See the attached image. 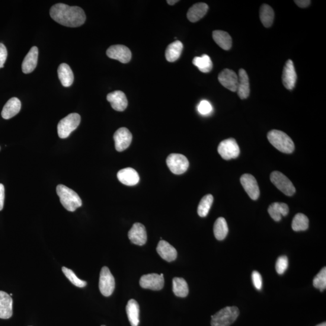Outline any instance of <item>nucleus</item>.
<instances>
[{
    "label": "nucleus",
    "mask_w": 326,
    "mask_h": 326,
    "mask_svg": "<svg viewBox=\"0 0 326 326\" xmlns=\"http://www.w3.org/2000/svg\"><path fill=\"white\" fill-rule=\"evenodd\" d=\"M63 273L64 274L66 277L68 279L70 282L73 285L78 287H84L87 286V283L85 281L79 279L76 275L72 270L69 269L65 267L62 268Z\"/></svg>",
    "instance_id": "obj_36"
},
{
    "label": "nucleus",
    "mask_w": 326,
    "mask_h": 326,
    "mask_svg": "<svg viewBox=\"0 0 326 326\" xmlns=\"http://www.w3.org/2000/svg\"><path fill=\"white\" fill-rule=\"evenodd\" d=\"M140 284L144 289L159 290L164 287L165 280L163 274H149L144 275L140 280Z\"/></svg>",
    "instance_id": "obj_10"
},
{
    "label": "nucleus",
    "mask_w": 326,
    "mask_h": 326,
    "mask_svg": "<svg viewBox=\"0 0 326 326\" xmlns=\"http://www.w3.org/2000/svg\"><path fill=\"white\" fill-rule=\"evenodd\" d=\"M218 80L220 84L230 91H237L238 75L230 69H224L219 73Z\"/></svg>",
    "instance_id": "obj_14"
},
{
    "label": "nucleus",
    "mask_w": 326,
    "mask_h": 326,
    "mask_svg": "<svg viewBox=\"0 0 326 326\" xmlns=\"http://www.w3.org/2000/svg\"><path fill=\"white\" fill-rule=\"evenodd\" d=\"M51 18L60 24L69 27H78L85 23L86 15L78 6H70L58 3L50 10Z\"/></svg>",
    "instance_id": "obj_1"
},
{
    "label": "nucleus",
    "mask_w": 326,
    "mask_h": 326,
    "mask_svg": "<svg viewBox=\"0 0 326 326\" xmlns=\"http://www.w3.org/2000/svg\"><path fill=\"white\" fill-rule=\"evenodd\" d=\"M296 3V4L299 6L301 8H305L308 7L311 4V2L309 1V0H299V1L294 2Z\"/></svg>",
    "instance_id": "obj_43"
},
{
    "label": "nucleus",
    "mask_w": 326,
    "mask_h": 326,
    "mask_svg": "<svg viewBox=\"0 0 326 326\" xmlns=\"http://www.w3.org/2000/svg\"><path fill=\"white\" fill-rule=\"evenodd\" d=\"M59 79L63 87H69L74 81V75L71 68L67 63L60 64L57 69Z\"/></svg>",
    "instance_id": "obj_25"
},
{
    "label": "nucleus",
    "mask_w": 326,
    "mask_h": 326,
    "mask_svg": "<svg viewBox=\"0 0 326 326\" xmlns=\"http://www.w3.org/2000/svg\"><path fill=\"white\" fill-rule=\"evenodd\" d=\"M8 57V51L4 44L0 43V69L4 67V64Z\"/></svg>",
    "instance_id": "obj_41"
},
{
    "label": "nucleus",
    "mask_w": 326,
    "mask_h": 326,
    "mask_svg": "<svg viewBox=\"0 0 326 326\" xmlns=\"http://www.w3.org/2000/svg\"><path fill=\"white\" fill-rule=\"evenodd\" d=\"M282 81L284 87L289 89V90H292L295 87L297 81V74L292 60L289 59L284 65Z\"/></svg>",
    "instance_id": "obj_15"
},
{
    "label": "nucleus",
    "mask_w": 326,
    "mask_h": 326,
    "mask_svg": "<svg viewBox=\"0 0 326 326\" xmlns=\"http://www.w3.org/2000/svg\"><path fill=\"white\" fill-rule=\"evenodd\" d=\"M128 238L134 244L142 246L147 241V233L145 226L142 223H136L128 233Z\"/></svg>",
    "instance_id": "obj_16"
},
{
    "label": "nucleus",
    "mask_w": 326,
    "mask_h": 326,
    "mask_svg": "<svg viewBox=\"0 0 326 326\" xmlns=\"http://www.w3.org/2000/svg\"><path fill=\"white\" fill-rule=\"evenodd\" d=\"M99 289L102 295L109 297L112 295L115 289V279L110 269L107 267L102 268L99 278Z\"/></svg>",
    "instance_id": "obj_8"
},
{
    "label": "nucleus",
    "mask_w": 326,
    "mask_h": 326,
    "mask_svg": "<svg viewBox=\"0 0 326 326\" xmlns=\"http://www.w3.org/2000/svg\"><path fill=\"white\" fill-rule=\"evenodd\" d=\"M268 213L275 221L279 222L282 216H286L289 213V207L285 203H274L268 208Z\"/></svg>",
    "instance_id": "obj_26"
},
{
    "label": "nucleus",
    "mask_w": 326,
    "mask_h": 326,
    "mask_svg": "<svg viewBox=\"0 0 326 326\" xmlns=\"http://www.w3.org/2000/svg\"><path fill=\"white\" fill-rule=\"evenodd\" d=\"M56 192L60 198V203L69 212H75L78 208L82 206V200L78 193L66 185H57Z\"/></svg>",
    "instance_id": "obj_2"
},
{
    "label": "nucleus",
    "mask_w": 326,
    "mask_h": 326,
    "mask_svg": "<svg viewBox=\"0 0 326 326\" xmlns=\"http://www.w3.org/2000/svg\"><path fill=\"white\" fill-rule=\"evenodd\" d=\"M173 292L178 297H187L188 294V286L186 281L183 278L175 277L173 279Z\"/></svg>",
    "instance_id": "obj_33"
},
{
    "label": "nucleus",
    "mask_w": 326,
    "mask_h": 326,
    "mask_svg": "<svg viewBox=\"0 0 326 326\" xmlns=\"http://www.w3.org/2000/svg\"><path fill=\"white\" fill-rule=\"evenodd\" d=\"M198 111L201 114L208 115L212 113L213 107L209 101L204 100L198 105Z\"/></svg>",
    "instance_id": "obj_39"
},
{
    "label": "nucleus",
    "mask_w": 326,
    "mask_h": 326,
    "mask_svg": "<svg viewBox=\"0 0 326 326\" xmlns=\"http://www.w3.org/2000/svg\"><path fill=\"white\" fill-rule=\"evenodd\" d=\"M217 151L223 159L226 160L238 157L240 149L234 139H229L220 143Z\"/></svg>",
    "instance_id": "obj_9"
},
{
    "label": "nucleus",
    "mask_w": 326,
    "mask_h": 326,
    "mask_svg": "<svg viewBox=\"0 0 326 326\" xmlns=\"http://www.w3.org/2000/svg\"><path fill=\"white\" fill-rule=\"evenodd\" d=\"M313 285L315 288L323 291L326 287V268L325 267L319 272L313 280Z\"/></svg>",
    "instance_id": "obj_37"
},
{
    "label": "nucleus",
    "mask_w": 326,
    "mask_h": 326,
    "mask_svg": "<svg viewBox=\"0 0 326 326\" xmlns=\"http://www.w3.org/2000/svg\"><path fill=\"white\" fill-rule=\"evenodd\" d=\"M108 57L111 59L119 60L121 63H128L132 57L131 50L123 45H114L107 51Z\"/></svg>",
    "instance_id": "obj_11"
},
{
    "label": "nucleus",
    "mask_w": 326,
    "mask_h": 326,
    "mask_svg": "<svg viewBox=\"0 0 326 326\" xmlns=\"http://www.w3.org/2000/svg\"><path fill=\"white\" fill-rule=\"evenodd\" d=\"M239 315L237 307H226L216 314L212 316V326H230L233 323Z\"/></svg>",
    "instance_id": "obj_4"
},
{
    "label": "nucleus",
    "mask_w": 326,
    "mask_h": 326,
    "mask_svg": "<svg viewBox=\"0 0 326 326\" xmlns=\"http://www.w3.org/2000/svg\"><path fill=\"white\" fill-rule=\"evenodd\" d=\"M268 139L274 148L285 153H291L295 145L291 139L286 133L279 130H272L268 134Z\"/></svg>",
    "instance_id": "obj_3"
},
{
    "label": "nucleus",
    "mask_w": 326,
    "mask_h": 326,
    "mask_svg": "<svg viewBox=\"0 0 326 326\" xmlns=\"http://www.w3.org/2000/svg\"><path fill=\"white\" fill-rule=\"evenodd\" d=\"M237 92L241 99H247L250 95V82L247 73L244 69H241L239 72Z\"/></svg>",
    "instance_id": "obj_22"
},
{
    "label": "nucleus",
    "mask_w": 326,
    "mask_h": 326,
    "mask_svg": "<svg viewBox=\"0 0 326 326\" xmlns=\"http://www.w3.org/2000/svg\"><path fill=\"white\" fill-rule=\"evenodd\" d=\"M101 326H106V325H101Z\"/></svg>",
    "instance_id": "obj_46"
},
{
    "label": "nucleus",
    "mask_w": 326,
    "mask_h": 326,
    "mask_svg": "<svg viewBox=\"0 0 326 326\" xmlns=\"http://www.w3.org/2000/svg\"><path fill=\"white\" fill-rule=\"evenodd\" d=\"M126 311L131 325L138 326L140 322V308L138 303L135 300H130L127 302Z\"/></svg>",
    "instance_id": "obj_27"
},
{
    "label": "nucleus",
    "mask_w": 326,
    "mask_h": 326,
    "mask_svg": "<svg viewBox=\"0 0 326 326\" xmlns=\"http://www.w3.org/2000/svg\"><path fill=\"white\" fill-rule=\"evenodd\" d=\"M21 108V103L17 97H12L8 101L3 107L2 116L4 119H10L19 113Z\"/></svg>",
    "instance_id": "obj_23"
},
{
    "label": "nucleus",
    "mask_w": 326,
    "mask_h": 326,
    "mask_svg": "<svg viewBox=\"0 0 326 326\" xmlns=\"http://www.w3.org/2000/svg\"><path fill=\"white\" fill-rule=\"evenodd\" d=\"M215 42L223 50H229L232 46V39L230 35L222 30H215L213 32Z\"/></svg>",
    "instance_id": "obj_29"
},
{
    "label": "nucleus",
    "mask_w": 326,
    "mask_h": 326,
    "mask_svg": "<svg viewBox=\"0 0 326 326\" xmlns=\"http://www.w3.org/2000/svg\"><path fill=\"white\" fill-rule=\"evenodd\" d=\"M213 203V197L212 194H207L201 200L198 207V214L200 217H206L209 214L211 207Z\"/></svg>",
    "instance_id": "obj_35"
},
{
    "label": "nucleus",
    "mask_w": 326,
    "mask_h": 326,
    "mask_svg": "<svg viewBox=\"0 0 326 326\" xmlns=\"http://www.w3.org/2000/svg\"><path fill=\"white\" fill-rule=\"evenodd\" d=\"M81 116L78 113L70 114L57 124V134L60 139H66L77 129L81 123Z\"/></svg>",
    "instance_id": "obj_5"
},
{
    "label": "nucleus",
    "mask_w": 326,
    "mask_h": 326,
    "mask_svg": "<svg viewBox=\"0 0 326 326\" xmlns=\"http://www.w3.org/2000/svg\"><path fill=\"white\" fill-rule=\"evenodd\" d=\"M194 66L198 67L200 71L204 73H209L213 69V63L210 57L207 54L201 57H195L193 59Z\"/></svg>",
    "instance_id": "obj_32"
},
{
    "label": "nucleus",
    "mask_w": 326,
    "mask_h": 326,
    "mask_svg": "<svg viewBox=\"0 0 326 326\" xmlns=\"http://www.w3.org/2000/svg\"><path fill=\"white\" fill-rule=\"evenodd\" d=\"M115 148L118 152H123L130 146L133 135L126 127H121L114 133Z\"/></svg>",
    "instance_id": "obj_12"
},
{
    "label": "nucleus",
    "mask_w": 326,
    "mask_h": 326,
    "mask_svg": "<svg viewBox=\"0 0 326 326\" xmlns=\"http://www.w3.org/2000/svg\"><path fill=\"white\" fill-rule=\"evenodd\" d=\"M117 178L120 183L127 186H134L138 184L140 181L138 172L131 168L121 169L117 173Z\"/></svg>",
    "instance_id": "obj_18"
},
{
    "label": "nucleus",
    "mask_w": 326,
    "mask_h": 326,
    "mask_svg": "<svg viewBox=\"0 0 326 326\" xmlns=\"http://www.w3.org/2000/svg\"><path fill=\"white\" fill-rule=\"evenodd\" d=\"M209 9V6L206 3H197L188 9L187 14L188 20L190 22H195L205 16Z\"/></svg>",
    "instance_id": "obj_24"
},
{
    "label": "nucleus",
    "mask_w": 326,
    "mask_h": 326,
    "mask_svg": "<svg viewBox=\"0 0 326 326\" xmlns=\"http://www.w3.org/2000/svg\"><path fill=\"white\" fill-rule=\"evenodd\" d=\"M5 197V190L4 185L0 184V211H2L4 207V201Z\"/></svg>",
    "instance_id": "obj_42"
},
{
    "label": "nucleus",
    "mask_w": 326,
    "mask_h": 326,
    "mask_svg": "<svg viewBox=\"0 0 326 326\" xmlns=\"http://www.w3.org/2000/svg\"><path fill=\"white\" fill-rule=\"evenodd\" d=\"M241 183L251 199H258L260 196V190L257 182L253 176L248 174L243 175L241 177Z\"/></svg>",
    "instance_id": "obj_13"
},
{
    "label": "nucleus",
    "mask_w": 326,
    "mask_h": 326,
    "mask_svg": "<svg viewBox=\"0 0 326 326\" xmlns=\"http://www.w3.org/2000/svg\"><path fill=\"white\" fill-rule=\"evenodd\" d=\"M214 235L218 241L224 239L229 233V227L226 220L223 217H219L216 220L213 228Z\"/></svg>",
    "instance_id": "obj_30"
},
{
    "label": "nucleus",
    "mask_w": 326,
    "mask_h": 326,
    "mask_svg": "<svg viewBox=\"0 0 326 326\" xmlns=\"http://www.w3.org/2000/svg\"><path fill=\"white\" fill-rule=\"evenodd\" d=\"M270 180L275 186L286 195L292 196L296 193V188L292 182L282 172L279 171L272 172Z\"/></svg>",
    "instance_id": "obj_6"
},
{
    "label": "nucleus",
    "mask_w": 326,
    "mask_h": 326,
    "mask_svg": "<svg viewBox=\"0 0 326 326\" xmlns=\"http://www.w3.org/2000/svg\"><path fill=\"white\" fill-rule=\"evenodd\" d=\"M107 99L110 102L112 108L117 111L125 110L128 104L126 95L121 91L110 92L107 95Z\"/></svg>",
    "instance_id": "obj_17"
},
{
    "label": "nucleus",
    "mask_w": 326,
    "mask_h": 326,
    "mask_svg": "<svg viewBox=\"0 0 326 326\" xmlns=\"http://www.w3.org/2000/svg\"><path fill=\"white\" fill-rule=\"evenodd\" d=\"M252 281L254 286L257 290H260L262 287V278L258 272L254 271L252 273Z\"/></svg>",
    "instance_id": "obj_40"
},
{
    "label": "nucleus",
    "mask_w": 326,
    "mask_h": 326,
    "mask_svg": "<svg viewBox=\"0 0 326 326\" xmlns=\"http://www.w3.org/2000/svg\"><path fill=\"white\" fill-rule=\"evenodd\" d=\"M289 261L288 258L286 255H282V256L278 258L276 264V270L277 273L280 275L284 273L288 268Z\"/></svg>",
    "instance_id": "obj_38"
},
{
    "label": "nucleus",
    "mask_w": 326,
    "mask_h": 326,
    "mask_svg": "<svg viewBox=\"0 0 326 326\" xmlns=\"http://www.w3.org/2000/svg\"><path fill=\"white\" fill-rule=\"evenodd\" d=\"M13 315V300L6 292L0 290V318L9 319Z\"/></svg>",
    "instance_id": "obj_19"
},
{
    "label": "nucleus",
    "mask_w": 326,
    "mask_h": 326,
    "mask_svg": "<svg viewBox=\"0 0 326 326\" xmlns=\"http://www.w3.org/2000/svg\"><path fill=\"white\" fill-rule=\"evenodd\" d=\"M316 326H326V322H322V323L319 324Z\"/></svg>",
    "instance_id": "obj_45"
},
{
    "label": "nucleus",
    "mask_w": 326,
    "mask_h": 326,
    "mask_svg": "<svg viewBox=\"0 0 326 326\" xmlns=\"http://www.w3.org/2000/svg\"><path fill=\"white\" fill-rule=\"evenodd\" d=\"M156 251L160 257L166 261H174L177 257V251L169 243L161 240L158 243Z\"/></svg>",
    "instance_id": "obj_20"
},
{
    "label": "nucleus",
    "mask_w": 326,
    "mask_h": 326,
    "mask_svg": "<svg viewBox=\"0 0 326 326\" xmlns=\"http://www.w3.org/2000/svg\"><path fill=\"white\" fill-rule=\"evenodd\" d=\"M309 222L308 217L304 214H297L292 220V230L295 232L306 231L309 228Z\"/></svg>",
    "instance_id": "obj_34"
},
{
    "label": "nucleus",
    "mask_w": 326,
    "mask_h": 326,
    "mask_svg": "<svg viewBox=\"0 0 326 326\" xmlns=\"http://www.w3.org/2000/svg\"><path fill=\"white\" fill-rule=\"evenodd\" d=\"M166 162L170 171L176 175H181L187 171L189 162L186 157L180 153L169 155Z\"/></svg>",
    "instance_id": "obj_7"
},
{
    "label": "nucleus",
    "mask_w": 326,
    "mask_h": 326,
    "mask_svg": "<svg viewBox=\"0 0 326 326\" xmlns=\"http://www.w3.org/2000/svg\"><path fill=\"white\" fill-rule=\"evenodd\" d=\"M260 19L265 27H270L273 24L274 19L273 9L269 5H263L260 9Z\"/></svg>",
    "instance_id": "obj_31"
},
{
    "label": "nucleus",
    "mask_w": 326,
    "mask_h": 326,
    "mask_svg": "<svg viewBox=\"0 0 326 326\" xmlns=\"http://www.w3.org/2000/svg\"><path fill=\"white\" fill-rule=\"evenodd\" d=\"M178 0H169V1H167L168 4L170 5H174L175 3H177L178 2Z\"/></svg>",
    "instance_id": "obj_44"
},
{
    "label": "nucleus",
    "mask_w": 326,
    "mask_h": 326,
    "mask_svg": "<svg viewBox=\"0 0 326 326\" xmlns=\"http://www.w3.org/2000/svg\"><path fill=\"white\" fill-rule=\"evenodd\" d=\"M38 49L36 46L31 48L22 63V72L28 74L34 71L38 63Z\"/></svg>",
    "instance_id": "obj_21"
},
{
    "label": "nucleus",
    "mask_w": 326,
    "mask_h": 326,
    "mask_svg": "<svg viewBox=\"0 0 326 326\" xmlns=\"http://www.w3.org/2000/svg\"><path fill=\"white\" fill-rule=\"evenodd\" d=\"M183 50V44L180 41H175L169 44L166 50V58L168 61L173 62L177 60Z\"/></svg>",
    "instance_id": "obj_28"
}]
</instances>
